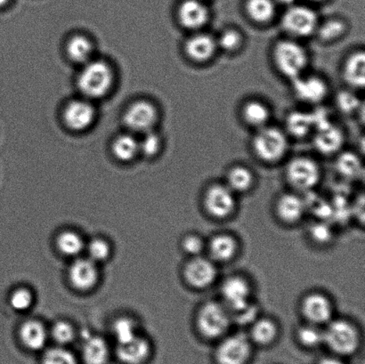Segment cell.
<instances>
[{
  "label": "cell",
  "mask_w": 365,
  "mask_h": 364,
  "mask_svg": "<svg viewBox=\"0 0 365 364\" xmlns=\"http://www.w3.org/2000/svg\"><path fill=\"white\" fill-rule=\"evenodd\" d=\"M113 81V71L108 63L91 60L83 64L77 78V85L86 98L98 99L108 94Z\"/></svg>",
  "instance_id": "1"
},
{
  "label": "cell",
  "mask_w": 365,
  "mask_h": 364,
  "mask_svg": "<svg viewBox=\"0 0 365 364\" xmlns=\"http://www.w3.org/2000/svg\"><path fill=\"white\" fill-rule=\"evenodd\" d=\"M273 59L278 71L292 80L302 76L309 63L306 49L299 43L287 39L275 44Z\"/></svg>",
  "instance_id": "2"
},
{
  "label": "cell",
  "mask_w": 365,
  "mask_h": 364,
  "mask_svg": "<svg viewBox=\"0 0 365 364\" xmlns=\"http://www.w3.org/2000/svg\"><path fill=\"white\" fill-rule=\"evenodd\" d=\"M252 147L257 158L267 163H274L284 158L288 151V140L281 130L264 127L253 138Z\"/></svg>",
  "instance_id": "3"
},
{
  "label": "cell",
  "mask_w": 365,
  "mask_h": 364,
  "mask_svg": "<svg viewBox=\"0 0 365 364\" xmlns=\"http://www.w3.org/2000/svg\"><path fill=\"white\" fill-rule=\"evenodd\" d=\"M324 342L337 354H353L359 347V333L356 327L349 321L331 320L324 331Z\"/></svg>",
  "instance_id": "4"
},
{
  "label": "cell",
  "mask_w": 365,
  "mask_h": 364,
  "mask_svg": "<svg viewBox=\"0 0 365 364\" xmlns=\"http://www.w3.org/2000/svg\"><path fill=\"white\" fill-rule=\"evenodd\" d=\"M232 323V316L222 303L210 301L200 308L197 327L204 337L216 338L227 333Z\"/></svg>",
  "instance_id": "5"
},
{
  "label": "cell",
  "mask_w": 365,
  "mask_h": 364,
  "mask_svg": "<svg viewBox=\"0 0 365 364\" xmlns=\"http://www.w3.org/2000/svg\"><path fill=\"white\" fill-rule=\"evenodd\" d=\"M286 177L293 187L299 191H310L321 178V170L317 162L309 157L292 159L286 167Z\"/></svg>",
  "instance_id": "6"
},
{
  "label": "cell",
  "mask_w": 365,
  "mask_h": 364,
  "mask_svg": "<svg viewBox=\"0 0 365 364\" xmlns=\"http://www.w3.org/2000/svg\"><path fill=\"white\" fill-rule=\"evenodd\" d=\"M281 24L282 28L292 37L306 38L317 31L318 18L309 7L293 5L285 11Z\"/></svg>",
  "instance_id": "7"
},
{
  "label": "cell",
  "mask_w": 365,
  "mask_h": 364,
  "mask_svg": "<svg viewBox=\"0 0 365 364\" xmlns=\"http://www.w3.org/2000/svg\"><path fill=\"white\" fill-rule=\"evenodd\" d=\"M221 296L224 305L231 313L241 311L252 304V287L242 276H231L221 285Z\"/></svg>",
  "instance_id": "8"
},
{
  "label": "cell",
  "mask_w": 365,
  "mask_h": 364,
  "mask_svg": "<svg viewBox=\"0 0 365 364\" xmlns=\"http://www.w3.org/2000/svg\"><path fill=\"white\" fill-rule=\"evenodd\" d=\"M123 120L128 130L145 134L153 130L158 120V110L152 103L140 100L128 107Z\"/></svg>",
  "instance_id": "9"
},
{
  "label": "cell",
  "mask_w": 365,
  "mask_h": 364,
  "mask_svg": "<svg viewBox=\"0 0 365 364\" xmlns=\"http://www.w3.org/2000/svg\"><path fill=\"white\" fill-rule=\"evenodd\" d=\"M204 205L210 216L216 219H225L235 212V194L227 184L211 185L204 197Z\"/></svg>",
  "instance_id": "10"
},
{
  "label": "cell",
  "mask_w": 365,
  "mask_h": 364,
  "mask_svg": "<svg viewBox=\"0 0 365 364\" xmlns=\"http://www.w3.org/2000/svg\"><path fill=\"white\" fill-rule=\"evenodd\" d=\"M184 276L189 285L195 288H205L214 284L217 276V266L212 259L193 256L186 264Z\"/></svg>",
  "instance_id": "11"
},
{
  "label": "cell",
  "mask_w": 365,
  "mask_h": 364,
  "mask_svg": "<svg viewBox=\"0 0 365 364\" xmlns=\"http://www.w3.org/2000/svg\"><path fill=\"white\" fill-rule=\"evenodd\" d=\"M249 338L243 334L225 338L217 349V359L220 364H245L250 355Z\"/></svg>",
  "instance_id": "12"
},
{
  "label": "cell",
  "mask_w": 365,
  "mask_h": 364,
  "mask_svg": "<svg viewBox=\"0 0 365 364\" xmlns=\"http://www.w3.org/2000/svg\"><path fill=\"white\" fill-rule=\"evenodd\" d=\"M98 264L88 259H77L68 271V278L75 290L87 292L93 290L99 281Z\"/></svg>",
  "instance_id": "13"
},
{
  "label": "cell",
  "mask_w": 365,
  "mask_h": 364,
  "mask_svg": "<svg viewBox=\"0 0 365 364\" xmlns=\"http://www.w3.org/2000/svg\"><path fill=\"white\" fill-rule=\"evenodd\" d=\"M96 109L88 99H77L68 103L63 110V121L73 131L88 130L94 123Z\"/></svg>",
  "instance_id": "14"
},
{
  "label": "cell",
  "mask_w": 365,
  "mask_h": 364,
  "mask_svg": "<svg viewBox=\"0 0 365 364\" xmlns=\"http://www.w3.org/2000/svg\"><path fill=\"white\" fill-rule=\"evenodd\" d=\"M302 310L304 316L314 326L327 324L334 316V306L327 296L318 292L307 295L303 299Z\"/></svg>",
  "instance_id": "15"
},
{
  "label": "cell",
  "mask_w": 365,
  "mask_h": 364,
  "mask_svg": "<svg viewBox=\"0 0 365 364\" xmlns=\"http://www.w3.org/2000/svg\"><path fill=\"white\" fill-rule=\"evenodd\" d=\"M292 81L295 95L302 102L317 105L327 98L329 90L328 85L321 77L314 76V75L311 76L302 75Z\"/></svg>",
  "instance_id": "16"
},
{
  "label": "cell",
  "mask_w": 365,
  "mask_h": 364,
  "mask_svg": "<svg viewBox=\"0 0 365 364\" xmlns=\"http://www.w3.org/2000/svg\"><path fill=\"white\" fill-rule=\"evenodd\" d=\"M178 18L182 27L196 31L205 26L210 12L202 0H184L178 7Z\"/></svg>",
  "instance_id": "17"
},
{
  "label": "cell",
  "mask_w": 365,
  "mask_h": 364,
  "mask_svg": "<svg viewBox=\"0 0 365 364\" xmlns=\"http://www.w3.org/2000/svg\"><path fill=\"white\" fill-rule=\"evenodd\" d=\"M314 145L324 155H332L341 148L344 142V135L338 127L331 123V120L318 124L314 127Z\"/></svg>",
  "instance_id": "18"
},
{
  "label": "cell",
  "mask_w": 365,
  "mask_h": 364,
  "mask_svg": "<svg viewBox=\"0 0 365 364\" xmlns=\"http://www.w3.org/2000/svg\"><path fill=\"white\" fill-rule=\"evenodd\" d=\"M216 38L207 33H197L185 43V52L190 60L195 63H206L217 52Z\"/></svg>",
  "instance_id": "19"
},
{
  "label": "cell",
  "mask_w": 365,
  "mask_h": 364,
  "mask_svg": "<svg viewBox=\"0 0 365 364\" xmlns=\"http://www.w3.org/2000/svg\"><path fill=\"white\" fill-rule=\"evenodd\" d=\"M116 354L125 364H142L151 354V345L145 338L138 335L133 340L117 344Z\"/></svg>",
  "instance_id": "20"
},
{
  "label": "cell",
  "mask_w": 365,
  "mask_h": 364,
  "mask_svg": "<svg viewBox=\"0 0 365 364\" xmlns=\"http://www.w3.org/2000/svg\"><path fill=\"white\" fill-rule=\"evenodd\" d=\"M19 337L25 348L31 351H38L45 347L48 338V331L39 321L29 320L21 324Z\"/></svg>",
  "instance_id": "21"
},
{
  "label": "cell",
  "mask_w": 365,
  "mask_h": 364,
  "mask_svg": "<svg viewBox=\"0 0 365 364\" xmlns=\"http://www.w3.org/2000/svg\"><path fill=\"white\" fill-rule=\"evenodd\" d=\"M307 209V203L295 194H282L277 203V212L285 223H296L302 219Z\"/></svg>",
  "instance_id": "22"
},
{
  "label": "cell",
  "mask_w": 365,
  "mask_h": 364,
  "mask_svg": "<svg viewBox=\"0 0 365 364\" xmlns=\"http://www.w3.org/2000/svg\"><path fill=\"white\" fill-rule=\"evenodd\" d=\"M211 259L217 262L231 260L237 252L238 244L235 237L227 234L215 235L207 244Z\"/></svg>",
  "instance_id": "23"
},
{
  "label": "cell",
  "mask_w": 365,
  "mask_h": 364,
  "mask_svg": "<svg viewBox=\"0 0 365 364\" xmlns=\"http://www.w3.org/2000/svg\"><path fill=\"white\" fill-rule=\"evenodd\" d=\"M109 358V345L103 338L85 337L82 345V358L86 364H106Z\"/></svg>",
  "instance_id": "24"
},
{
  "label": "cell",
  "mask_w": 365,
  "mask_h": 364,
  "mask_svg": "<svg viewBox=\"0 0 365 364\" xmlns=\"http://www.w3.org/2000/svg\"><path fill=\"white\" fill-rule=\"evenodd\" d=\"M343 75L346 83L355 88H363L365 84V56L356 52L346 60Z\"/></svg>",
  "instance_id": "25"
},
{
  "label": "cell",
  "mask_w": 365,
  "mask_h": 364,
  "mask_svg": "<svg viewBox=\"0 0 365 364\" xmlns=\"http://www.w3.org/2000/svg\"><path fill=\"white\" fill-rule=\"evenodd\" d=\"M94 52L91 39L83 35L73 36L66 46V53L69 58L75 63L83 64L91 61Z\"/></svg>",
  "instance_id": "26"
},
{
  "label": "cell",
  "mask_w": 365,
  "mask_h": 364,
  "mask_svg": "<svg viewBox=\"0 0 365 364\" xmlns=\"http://www.w3.org/2000/svg\"><path fill=\"white\" fill-rule=\"evenodd\" d=\"M271 113L269 108L259 100H250L242 107V117L250 127L261 128L267 126Z\"/></svg>",
  "instance_id": "27"
},
{
  "label": "cell",
  "mask_w": 365,
  "mask_h": 364,
  "mask_svg": "<svg viewBox=\"0 0 365 364\" xmlns=\"http://www.w3.org/2000/svg\"><path fill=\"white\" fill-rule=\"evenodd\" d=\"M56 247L60 253L69 258H78L85 251L84 239L77 232L67 230L56 238Z\"/></svg>",
  "instance_id": "28"
},
{
  "label": "cell",
  "mask_w": 365,
  "mask_h": 364,
  "mask_svg": "<svg viewBox=\"0 0 365 364\" xmlns=\"http://www.w3.org/2000/svg\"><path fill=\"white\" fill-rule=\"evenodd\" d=\"M275 10L274 0H247L245 4L247 16L257 24L269 23L274 17Z\"/></svg>",
  "instance_id": "29"
},
{
  "label": "cell",
  "mask_w": 365,
  "mask_h": 364,
  "mask_svg": "<svg viewBox=\"0 0 365 364\" xmlns=\"http://www.w3.org/2000/svg\"><path fill=\"white\" fill-rule=\"evenodd\" d=\"M112 151L115 158L120 162H131L140 152L139 141L132 135H120L113 142Z\"/></svg>",
  "instance_id": "30"
},
{
  "label": "cell",
  "mask_w": 365,
  "mask_h": 364,
  "mask_svg": "<svg viewBox=\"0 0 365 364\" xmlns=\"http://www.w3.org/2000/svg\"><path fill=\"white\" fill-rule=\"evenodd\" d=\"M286 128L293 137H306L314 130L312 113L295 110L289 113L286 119Z\"/></svg>",
  "instance_id": "31"
},
{
  "label": "cell",
  "mask_w": 365,
  "mask_h": 364,
  "mask_svg": "<svg viewBox=\"0 0 365 364\" xmlns=\"http://www.w3.org/2000/svg\"><path fill=\"white\" fill-rule=\"evenodd\" d=\"M336 169L346 180H356L364 173L362 160L356 153L350 152H343L338 157Z\"/></svg>",
  "instance_id": "32"
},
{
  "label": "cell",
  "mask_w": 365,
  "mask_h": 364,
  "mask_svg": "<svg viewBox=\"0 0 365 364\" xmlns=\"http://www.w3.org/2000/svg\"><path fill=\"white\" fill-rule=\"evenodd\" d=\"M253 183V174L248 167L235 166L228 171L227 185L235 194L249 191Z\"/></svg>",
  "instance_id": "33"
},
{
  "label": "cell",
  "mask_w": 365,
  "mask_h": 364,
  "mask_svg": "<svg viewBox=\"0 0 365 364\" xmlns=\"http://www.w3.org/2000/svg\"><path fill=\"white\" fill-rule=\"evenodd\" d=\"M250 326V336L257 344H270L277 336V324L270 319L257 318Z\"/></svg>",
  "instance_id": "34"
},
{
  "label": "cell",
  "mask_w": 365,
  "mask_h": 364,
  "mask_svg": "<svg viewBox=\"0 0 365 364\" xmlns=\"http://www.w3.org/2000/svg\"><path fill=\"white\" fill-rule=\"evenodd\" d=\"M138 330L137 323L130 317H120L113 324V333L117 344L133 340L139 335Z\"/></svg>",
  "instance_id": "35"
},
{
  "label": "cell",
  "mask_w": 365,
  "mask_h": 364,
  "mask_svg": "<svg viewBox=\"0 0 365 364\" xmlns=\"http://www.w3.org/2000/svg\"><path fill=\"white\" fill-rule=\"evenodd\" d=\"M346 31L345 21L339 19L325 21L321 26H317V28L318 37L325 42H331L339 39L344 35Z\"/></svg>",
  "instance_id": "36"
},
{
  "label": "cell",
  "mask_w": 365,
  "mask_h": 364,
  "mask_svg": "<svg viewBox=\"0 0 365 364\" xmlns=\"http://www.w3.org/2000/svg\"><path fill=\"white\" fill-rule=\"evenodd\" d=\"M85 249L88 253V258L96 264L106 261L112 253L109 242L102 238L93 239L88 244H86Z\"/></svg>",
  "instance_id": "37"
},
{
  "label": "cell",
  "mask_w": 365,
  "mask_h": 364,
  "mask_svg": "<svg viewBox=\"0 0 365 364\" xmlns=\"http://www.w3.org/2000/svg\"><path fill=\"white\" fill-rule=\"evenodd\" d=\"M216 41L217 48L223 49L225 52L232 53L241 48L243 37L241 32L236 28H229L222 31Z\"/></svg>",
  "instance_id": "38"
},
{
  "label": "cell",
  "mask_w": 365,
  "mask_h": 364,
  "mask_svg": "<svg viewBox=\"0 0 365 364\" xmlns=\"http://www.w3.org/2000/svg\"><path fill=\"white\" fill-rule=\"evenodd\" d=\"M34 296L28 288L20 287L16 288L9 297L11 308L17 312H25L34 305Z\"/></svg>",
  "instance_id": "39"
},
{
  "label": "cell",
  "mask_w": 365,
  "mask_h": 364,
  "mask_svg": "<svg viewBox=\"0 0 365 364\" xmlns=\"http://www.w3.org/2000/svg\"><path fill=\"white\" fill-rule=\"evenodd\" d=\"M51 336L56 343L61 345H67L76 338V331L73 324L67 321H58L52 327Z\"/></svg>",
  "instance_id": "40"
},
{
  "label": "cell",
  "mask_w": 365,
  "mask_h": 364,
  "mask_svg": "<svg viewBox=\"0 0 365 364\" xmlns=\"http://www.w3.org/2000/svg\"><path fill=\"white\" fill-rule=\"evenodd\" d=\"M298 338L300 343L307 348L317 347L324 342V331L310 323L309 326L299 328Z\"/></svg>",
  "instance_id": "41"
},
{
  "label": "cell",
  "mask_w": 365,
  "mask_h": 364,
  "mask_svg": "<svg viewBox=\"0 0 365 364\" xmlns=\"http://www.w3.org/2000/svg\"><path fill=\"white\" fill-rule=\"evenodd\" d=\"M42 364H78L75 355L63 347L48 349L42 358Z\"/></svg>",
  "instance_id": "42"
},
{
  "label": "cell",
  "mask_w": 365,
  "mask_h": 364,
  "mask_svg": "<svg viewBox=\"0 0 365 364\" xmlns=\"http://www.w3.org/2000/svg\"><path fill=\"white\" fill-rule=\"evenodd\" d=\"M162 138L153 130L146 132L142 140L139 141V149L145 156L153 157L158 155L162 148Z\"/></svg>",
  "instance_id": "43"
},
{
  "label": "cell",
  "mask_w": 365,
  "mask_h": 364,
  "mask_svg": "<svg viewBox=\"0 0 365 364\" xmlns=\"http://www.w3.org/2000/svg\"><path fill=\"white\" fill-rule=\"evenodd\" d=\"M182 249L186 254L193 256H198L205 249V242L202 239L196 234H188L182 239Z\"/></svg>",
  "instance_id": "44"
},
{
  "label": "cell",
  "mask_w": 365,
  "mask_h": 364,
  "mask_svg": "<svg viewBox=\"0 0 365 364\" xmlns=\"http://www.w3.org/2000/svg\"><path fill=\"white\" fill-rule=\"evenodd\" d=\"M336 102L339 108L345 113H352L360 107L359 98L349 91L339 93Z\"/></svg>",
  "instance_id": "45"
},
{
  "label": "cell",
  "mask_w": 365,
  "mask_h": 364,
  "mask_svg": "<svg viewBox=\"0 0 365 364\" xmlns=\"http://www.w3.org/2000/svg\"><path fill=\"white\" fill-rule=\"evenodd\" d=\"M310 234L311 237L313 238L314 241L323 244H328L329 241H331L332 236H334L330 227L324 222L314 224L311 227Z\"/></svg>",
  "instance_id": "46"
},
{
  "label": "cell",
  "mask_w": 365,
  "mask_h": 364,
  "mask_svg": "<svg viewBox=\"0 0 365 364\" xmlns=\"http://www.w3.org/2000/svg\"><path fill=\"white\" fill-rule=\"evenodd\" d=\"M257 308L252 303L241 311L231 313L232 321L241 324H252L257 319Z\"/></svg>",
  "instance_id": "47"
},
{
  "label": "cell",
  "mask_w": 365,
  "mask_h": 364,
  "mask_svg": "<svg viewBox=\"0 0 365 364\" xmlns=\"http://www.w3.org/2000/svg\"><path fill=\"white\" fill-rule=\"evenodd\" d=\"M319 364H343L339 360L335 358H324Z\"/></svg>",
  "instance_id": "48"
},
{
  "label": "cell",
  "mask_w": 365,
  "mask_h": 364,
  "mask_svg": "<svg viewBox=\"0 0 365 364\" xmlns=\"http://www.w3.org/2000/svg\"><path fill=\"white\" fill-rule=\"evenodd\" d=\"M277 1L280 3L281 5H284L289 7L294 5L296 0H277Z\"/></svg>",
  "instance_id": "49"
},
{
  "label": "cell",
  "mask_w": 365,
  "mask_h": 364,
  "mask_svg": "<svg viewBox=\"0 0 365 364\" xmlns=\"http://www.w3.org/2000/svg\"><path fill=\"white\" fill-rule=\"evenodd\" d=\"M10 0H0V7L5 6Z\"/></svg>",
  "instance_id": "50"
},
{
  "label": "cell",
  "mask_w": 365,
  "mask_h": 364,
  "mask_svg": "<svg viewBox=\"0 0 365 364\" xmlns=\"http://www.w3.org/2000/svg\"><path fill=\"white\" fill-rule=\"evenodd\" d=\"M310 1H313V2H322V1H324V0H310Z\"/></svg>",
  "instance_id": "51"
}]
</instances>
